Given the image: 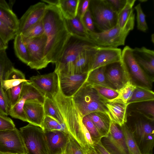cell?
<instances>
[{
    "instance_id": "obj_9",
    "label": "cell",
    "mask_w": 154,
    "mask_h": 154,
    "mask_svg": "<svg viewBox=\"0 0 154 154\" xmlns=\"http://www.w3.org/2000/svg\"><path fill=\"white\" fill-rule=\"evenodd\" d=\"M23 38L27 47L29 54V61L27 65L31 69L36 70L46 67L49 63L46 60L44 55L47 41L45 33L35 38H26L23 37Z\"/></svg>"
},
{
    "instance_id": "obj_27",
    "label": "cell",
    "mask_w": 154,
    "mask_h": 154,
    "mask_svg": "<svg viewBox=\"0 0 154 154\" xmlns=\"http://www.w3.org/2000/svg\"><path fill=\"white\" fill-rule=\"evenodd\" d=\"M103 137L108 134L111 122L108 116L100 112H95L87 115Z\"/></svg>"
},
{
    "instance_id": "obj_6",
    "label": "cell",
    "mask_w": 154,
    "mask_h": 154,
    "mask_svg": "<svg viewBox=\"0 0 154 154\" xmlns=\"http://www.w3.org/2000/svg\"><path fill=\"white\" fill-rule=\"evenodd\" d=\"M139 115L134 121L132 130L134 138L142 154H152L154 121Z\"/></svg>"
},
{
    "instance_id": "obj_44",
    "label": "cell",
    "mask_w": 154,
    "mask_h": 154,
    "mask_svg": "<svg viewBox=\"0 0 154 154\" xmlns=\"http://www.w3.org/2000/svg\"><path fill=\"white\" fill-rule=\"evenodd\" d=\"M17 32L0 20V36L7 44L14 39Z\"/></svg>"
},
{
    "instance_id": "obj_29",
    "label": "cell",
    "mask_w": 154,
    "mask_h": 154,
    "mask_svg": "<svg viewBox=\"0 0 154 154\" xmlns=\"http://www.w3.org/2000/svg\"><path fill=\"white\" fill-rule=\"evenodd\" d=\"M154 101V93L150 88L144 86L137 85L127 103Z\"/></svg>"
},
{
    "instance_id": "obj_49",
    "label": "cell",
    "mask_w": 154,
    "mask_h": 154,
    "mask_svg": "<svg viewBox=\"0 0 154 154\" xmlns=\"http://www.w3.org/2000/svg\"><path fill=\"white\" fill-rule=\"evenodd\" d=\"M90 0H79L77 15L82 21L85 14L88 9Z\"/></svg>"
},
{
    "instance_id": "obj_12",
    "label": "cell",
    "mask_w": 154,
    "mask_h": 154,
    "mask_svg": "<svg viewBox=\"0 0 154 154\" xmlns=\"http://www.w3.org/2000/svg\"><path fill=\"white\" fill-rule=\"evenodd\" d=\"M121 54L120 48L97 46L89 66L88 74L96 69L121 62Z\"/></svg>"
},
{
    "instance_id": "obj_53",
    "label": "cell",
    "mask_w": 154,
    "mask_h": 154,
    "mask_svg": "<svg viewBox=\"0 0 154 154\" xmlns=\"http://www.w3.org/2000/svg\"><path fill=\"white\" fill-rule=\"evenodd\" d=\"M90 154H100V153L97 152L94 149L92 150L90 152Z\"/></svg>"
},
{
    "instance_id": "obj_13",
    "label": "cell",
    "mask_w": 154,
    "mask_h": 154,
    "mask_svg": "<svg viewBox=\"0 0 154 154\" xmlns=\"http://www.w3.org/2000/svg\"><path fill=\"white\" fill-rule=\"evenodd\" d=\"M0 152L18 154H26V151L19 130L0 131Z\"/></svg>"
},
{
    "instance_id": "obj_48",
    "label": "cell",
    "mask_w": 154,
    "mask_h": 154,
    "mask_svg": "<svg viewBox=\"0 0 154 154\" xmlns=\"http://www.w3.org/2000/svg\"><path fill=\"white\" fill-rule=\"evenodd\" d=\"M82 22L88 32H95L94 30L95 26L89 8L84 15Z\"/></svg>"
},
{
    "instance_id": "obj_24",
    "label": "cell",
    "mask_w": 154,
    "mask_h": 154,
    "mask_svg": "<svg viewBox=\"0 0 154 154\" xmlns=\"http://www.w3.org/2000/svg\"><path fill=\"white\" fill-rule=\"evenodd\" d=\"M0 20L17 33L19 19L10 5L4 0H0Z\"/></svg>"
},
{
    "instance_id": "obj_22",
    "label": "cell",
    "mask_w": 154,
    "mask_h": 154,
    "mask_svg": "<svg viewBox=\"0 0 154 154\" xmlns=\"http://www.w3.org/2000/svg\"><path fill=\"white\" fill-rule=\"evenodd\" d=\"M133 56L139 64L151 74L154 73V51L143 47L132 49Z\"/></svg>"
},
{
    "instance_id": "obj_33",
    "label": "cell",
    "mask_w": 154,
    "mask_h": 154,
    "mask_svg": "<svg viewBox=\"0 0 154 154\" xmlns=\"http://www.w3.org/2000/svg\"><path fill=\"white\" fill-rule=\"evenodd\" d=\"M124 134L128 154H142L131 129L126 123L121 126Z\"/></svg>"
},
{
    "instance_id": "obj_7",
    "label": "cell",
    "mask_w": 154,
    "mask_h": 154,
    "mask_svg": "<svg viewBox=\"0 0 154 154\" xmlns=\"http://www.w3.org/2000/svg\"><path fill=\"white\" fill-rule=\"evenodd\" d=\"M26 154H49L42 128L30 123L19 130Z\"/></svg>"
},
{
    "instance_id": "obj_23",
    "label": "cell",
    "mask_w": 154,
    "mask_h": 154,
    "mask_svg": "<svg viewBox=\"0 0 154 154\" xmlns=\"http://www.w3.org/2000/svg\"><path fill=\"white\" fill-rule=\"evenodd\" d=\"M136 0H127L126 3L118 15L116 25L120 28L129 31L134 28L135 14L133 7Z\"/></svg>"
},
{
    "instance_id": "obj_40",
    "label": "cell",
    "mask_w": 154,
    "mask_h": 154,
    "mask_svg": "<svg viewBox=\"0 0 154 154\" xmlns=\"http://www.w3.org/2000/svg\"><path fill=\"white\" fill-rule=\"evenodd\" d=\"M44 33L42 19L29 28L21 35L24 38H31L40 36Z\"/></svg>"
},
{
    "instance_id": "obj_39",
    "label": "cell",
    "mask_w": 154,
    "mask_h": 154,
    "mask_svg": "<svg viewBox=\"0 0 154 154\" xmlns=\"http://www.w3.org/2000/svg\"><path fill=\"white\" fill-rule=\"evenodd\" d=\"M98 94L108 101L116 98L118 94L116 89L113 88L94 84H89Z\"/></svg>"
},
{
    "instance_id": "obj_36",
    "label": "cell",
    "mask_w": 154,
    "mask_h": 154,
    "mask_svg": "<svg viewBox=\"0 0 154 154\" xmlns=\"http://www.w3.org/2000/svg\"><path fill=\"white\" fill-rule=\"evenodd\" d=\"M66 21L68 28L72 34L88 38V31L77 16L72 19L66 20Z\"/></svg>"
},
{
    "instance_id": "obj_47",
    "label": "cell",
    "mask_w": 154,
    "mask_h": 154,
    "mask_svg": "<svg viewBox=\"0 0 154 154\" xmlns=\"http://www.w3.org/2000/svg\"><path fill=\"white\" fill-rule=\"evenodd\" d=\"M15 128L14 123L10 118L0 113V131L12 130Z\"/></svg>"
},
{
    "instance_id": "obj_54",
    "label": "cell",
    "mask_w": 154,
    "mask_h": 154,
    "mask_svg": "<svg viewBox=\"0 0 154 154\" xmlns=\"http://www.w3.org/2000/svg\"><path fill=\"white\" fill-rule=\"evenodd\" d=\"M0 154H14L9 152H0Z\"/></svg>"
},
{
    "instance_id": "obj_41",
    "label": "cell",
    "mask_w": 154,
    "mask_h": 154,
    "mask_svg": "<svg viewBox=\"0 0 154 154\" xmlns=\"http://www.w3.org/2000/svg\"><path fill=\"white\" fill-rule=\"evenodd\" d=\"M82 122L88 131L94 143H97L101 140L103 137L88 115L83 117Z\"/></svg>"
},
{
    "instance_id": "obj_3",
    "label": "cell",
    "mask_w": 154,
    "mask_h": 154,
    "mask_svg": "<svg viewBox=\"0 0 154 154\" xmlns=\"http://www.w3.org/2000/svg\"><path fill=\"white\" fill-rule=\"evenodd\" d=\"M95 45L89 38L72 34L60 57L55 64L58 74H73L74 63L86 50Z\"/></svg>"
},
{
    "instance_id": "obj_26",
    "label": "cell",
    "mask_w": 154,
    "mask_h": 154,
    "mask_svg": "<svg viewBox=\"0 0 154 154\" xmlns=\"http://www.w3.org/2000/svg\"><path fill=\"white\" fill-rule=\"evenodd\" d=\"M127 109L131 112L154 121V101L131 103L128 105Z\"/></svg>"
},
{
    "instance_id": "obj_21",
    "label": "cell",
    "mask_w": 154,
    "mask_h": 154,
    "mask_svg": "<svg viewBox=\"0 0 154 154\" xmlns=\"http://www.w3.org/2000/svg\"><path fill=\"white\" fill-rule=\"evenodd\" d=\"M106 105L108 111V116L111 122L120 127L127 122V103L119 100L113 99L108 101Z\"/></svg>"
},
{
    "instance_id": "obj_38",
    "label": "cell",
    "mask_w": 154,
    "mask_h": 154,
    "mask_svg": "<svg viewBox=\"0 0 154 154\" xmlns=\"http://www.w3.org/2000/svg\"><path fill=\"white\" fill-rule=\"evenodd\" d=\"M42 128L44 132L58 130L67 134L64 124L60 123L54 119L48 116H45Z\"/></svg>"
},
{
    "instance_id": "obj_32",
    "label": "cell",
    "mask_w": 154,
    "mask_h": 154,
    "mask_svg": "<svg viewBox=\"0 0 154 154\" xmlns=\"http://www.w3.org/2000/svg\"><path fill=\"white\" fill-rule=\"evenodd\" d=\"M106 66L102 67L90 72L88 74L86 82L89 84H94L112 88L106 77Z\"/></svg>"
},
{
    "instance_id": "obj_5",
    "label": "cell",
    "mask_w": 154,
    "mask_h": 154,
    "mask_svg": "<svg viewBox=\"0 0 154 154\" xmlns=\"http://www.w3.org/2000/svg\"><path fill=\"white\" fill-rule=\"evenodd\" d=\"M89 9L94 26L100 32L116 25L118 14L107 0H90Z\"/></svg>"
},
{
    "instance_id": "obj_56",
    "label": "cell",
    "mask_w": 154,
    "mask_h": 154,
    "mask_svg": "<svg viewBox=\"0 0 154 154\" xmlns=\"http://www.w3.org/2000/svg\"><path fill=\"white\" fill-rule=\"evenodd\" d=\"M62 154H66V153H65L64 152V153H62Z\"/></svg>"
},
{
    "instance_id": "obj_52",
    "label": "cell",
    "mask_w": 154,
    "mask_h": 154,
    "mask_svg": "<svg viewBox=\"0 0 154 154\" xmlns=\"http://www.w3.org/2000/svg\"><path fill=\"white\" fill-rule=\"evenodd\" d=\"M8 48V44L6 43L0 36V50H6Z\"/></svg>"
},
{
    "instance_id": "obj_45",
    "label": "cell",
    "mask_w": 154,
    "mask_h": 154,
    "mask_svg": "<svg viewBox=\"0 0 154 154\" xmlns=\"http://www.w3.org/2000/svg\"><path fill=\"white\" fill-rule=\"evenodd\" d=\"M11 107L5 91L0 86V113L9 115Z\"/></svg>"
},
{
    "instance_id": "obj_46",
    "label": "cell",
    "mask_w": 154,
    "mask_h": 154,
    "mask_svg": "<svg viewBox=\"0 0 154 154\" xmlns=\"http://www.w3.org/2000/svg\"><path fill=\"white\" fill-rule=\"evenodd\" d=\"M65 152L66 154H84L80 146L69 135Z\"/></svg>"
},
{
    "instance_id": "obj_16",
    "label": "cell",
    "mask_w": 154,
    "mask_h": 154,
    "mask_svg": "<svg viewBox=\"0 0 154 154\" xmlns=\"http://www.w3.org/2000/svg\"><path fill=\"white\" fill-rule=\"evenodd\" d=\"M59 87L62 94L65 97H72L79 90L87 79L88 73L81 74H58Z\"/></svg>"
},
{
    "instance_id": "obj_34",
    "label": "cell",
    "mask_w": 154,
    "mask_h": 154,
    "mask_svg": "<svg viewBox=\"0 0 154 154\" xmlns=\"http://www.w3.org/2000/svg\"><path fill=\"white\" fill-rule=\"evenodd\" d=\"M43 106L46 116L51 117L60 123L64 124L60 112L52 99L45 97Z\"/></svg>"
},
{
    "instance_id": "obj_4",
    "label": "cell",
    "mask_w": 154,
    "mask_h": 154,
    "mask_svg": "<svg viewBox=\"0 0 154 154\" xmlns=\"http://www.w3.org/2000/svg\"><path fill=\"white\" fill-rule=\"evenodd\" d=\"M72 98L83 117L95 112H102L108 116L106 105L108 101L100 96L90 84L86 82Z\"/></svg>"
},
{
    "instance_id": "obj_11",
    "label": "cell",
    "mask_w": 154,
    "mask_h": 154,
    "mask_svg": "<svg viewBox=\"0 0 154 154\" xmlns=\"http://www.w3.org/2000/svg\"><path fill=\"white\" fill-rule=\"evenodd\" d=\"M101 141L111 154H128L123 133L116 124L111 122L108 134L102 138Z\"/></svg>"
},
{
    "instance_id": "obj_20",
    "label": "cell",
    "mask_w": 154,
    "mask_h": 154,
    "mask_svg": "<svg viewBox=\"0 0 154 154\" xmlns=\"http://www.w3.org/2000/svg\"><path fill=\"white\" fill-rule=\"evenodd\" d=\"M23 109L27 122L42 128L45 116L43 105L37 100H28L26 101Z\"/></svg>"
},
{
    "instance_id": "obj_43",
    "label": "cell",
    "mask_w": 154,
    "mask_h": 154,
    "mask_svg": "<svg viewBox=\"0 0 154 154\" xmlns=\"http://www.w3.org/2000/svg\"><path fill=\"white\" fill-rule=\"evenodd\" d=\"M134 8L137 12V28L141 31L146 32L148 27L146 20V15L142 10L140 4H138Z\"/></svg>"
},
{
    "instance_id": "obj_30",
    "label": "cell",
    "mask_w": 154,
    "mask_h": 154,
    "mask_svg": "<svg viewBox=\"0 0 154 154\" xmlns=\"http://www.w3.org/2000/svg\"><path fill=\"white\" fill-rule=\"evenodd\" d=\"M14 39V48L15 55L21 61L27 65L29 61V54L22 35L17 34Z\"/></svg>"
},
{
    "instance_id": "obj_8",
    "label": "cell",
    "mask_w": 154,
    "mask_h": 154,
    "mask_svg": "<svg viewBox=\"0 0 154 154\" xmlns=\"http://www.w3.org/2000/svg\"><path fill=\"white\" fill-rule=\"evenodd\" d=\"M130 32L120 28L116 25L112 28L102 32H88V38L97 46L117 48L124 45Z\"/></svg>"
},
{
    "instance_id": "obj_15",
    "label": "cell",
    "mask_w": 154,
    "mask_h": 154,
    "mask_svg": "<svg viewBox=\"0 0 154 154\" xmlns=\"http://www.w3.org/2000/svg\"><path fill=\"white\" fill-rule=\"evenodd\" d=\"M132 49L128 46L122 51L121 62L123 65L139 82L149 88L151 86L150 79L134 59Z\"/></svg>"
},
{
    "instance_id": "obj_25",
    "label": "cell",
    "mask_w": 154,
    "mask_h": 154,
    "mask_svg": "<svg viewBox=\"0 0 154 154\" xmlns=\"http://www.w3.org/2000/svg\"><path fill=\"white\" fill-rule=\"evenodd\" d=\"M97 46L95 45L86 50L78 57L74 62L73 74L88 73L90 63Z\"/></svg>"
},
{
    "instance_id": "obj_2",
    "label": "cell",
    "mask_w": 154,
    "mask_h": 154,
    "mask_svg": "<svg viewBox=\"0 0 154 154\" xmlns=\"http://www.w3.org/2000/svg\"><path fill=\"white\" fill-rule=\"evenodd\" d=\"M63 116L67 134L80 146L84 154H90L94 143L82 122L83 117L75 106L72 97L64 96L60 89L52 98Z\"/></svg>"
},
{
    "instance_id": "obj_14",
    "label": "cell",
    "mask_w": 154,
    "mask_h": 154,
    "mask_svg": "<svg viewBox=\"0 0 154 154\" xmlns=\"http://www.w3.org/2000/svg\"><path fill=\"white\" fill-rule=\"evenodd\" d=\"M29 80L45 97L52 98L60 89L58 75L54 71L47 74L33 76Z\"/></svg>"
},
{
    "instance_id": "obj_31",
    "label": "cell",
    "mask_w": 154,
    "mask_h": 154,
    "mask_svg": "<svg viewBox=\"0 0 154 154\" xmlns=\"http://www.w3.org/2000/svg\"><path fill=\"white\" fill-rule=\"evenodd\" d=\"M27 80L23 73L14 68L8 73L3 81V88L5 91Z\"/></svg>"
},
{
    "instance_id": "obj_37",
    "label": "cell",
    "mask_w": 154,
    "mask_h": 154,
    "mask_svg": "<svg viewBox=\"0 0 154 154\" xmlns=\"http://www.w3.org/2000/svg\"><path fill=\"white\" fill-rule=\"evenodd\" d=\"M137 85L131 79L127 81L120 88L116 90L118 94V96L114 99L121 100L127 103L131 97Z\"/></svg>"
},
{
    "instance_id": "obj_18",
    "label": "cell",
    "mask_w": 154,
    "mask_h": 154,
    "mask_svg": "<svg viewBox=\"0 0 154 154\" xmlns=\"http://www.w3.org/2000/svg\"><path fill=\"white\" fill-rule=\"evenodd\" d=\"M106 77L112 87L118 90L131 79L130 73L121 62L112 63L106 66Z\"/></svg>"
},
{
    "instance_id": "obj_35",
    "label": "cell",
    "mask_w": 154,
    "mask_h": 154,
    "mask_svg": "<svg viewBox=\"0 0 154 154\" xmlns=\"http://www.w3.org/2000/svg\"><path fill=\"white\" fill-rule=\"evenodd\" d=\"M6 50H0V86L3 88V82L7 75L13 69V63L8 57Z\"/></svg>"
},
{
    "instance_id": "obj_42",
    "label": "cell",
    "mask_w": 154,
    "mask_h": 154,
    "mask_svg": "<svg viewBox=\"0 0 154 154\" xmlns=\"http://www.w3.org/2000/svg\"><path fill=\"white\" fill-rule=\"evenodd\" d=\"M24 82H22L19 85L10 88L5 91L9 101L11 109L18 101Z\"/></svg>"
},
{
    "instance_id": "obj_28",
    "label": "cell",
    "mask_w": 154,
    "mask_h": 154,
    "mask_svg": "<svg viewBox=\"0 0 154 154\" xmlns=\"http://www.w3.org/2000/svg\"><path fill=\"white\" fill-rule=\"evenodd\" d=\"M79 0H57L55 5L66 20L72 19L77 15Z\"/></svg>"
},
{
    "instance_id": "obj_10",
    "label": "cell",
    "mask_w": 154,
    "mask_h": 154,
    "mask_svg": "<svg viewBox=\"0 0 154 154\" xmlns=\"http://www.w3.org/2000/svg\"><path fill=\"white\" fill-rule=\"evenodd\" d=\"M45 99L44 95L29 80H27L24 82L19 100L10 109L9 115L13 118L27 122L23 109L26 101L28 100H34L43 104Z\"/></svg>"
},
{
    "instance_id": "obj_51",
    "label": "cell",
    "mask_w": 154,
    "mask_h": 154,
    "mask_svg": "<svg viewBox=\"0 0 154 154\" xmlns=\"http://www.w3.org/2000/svg\"><path fill=\"white\" fill-rule=\"evenodd\" d=\"M94 146L96 151L100 154H111L102 144L101 140L94 143Z\"/></svg>"
},
{
    "instance_id": "obj_1",
    "label": "cell",
    "mask_w": 154,
    "mask_h": 154,
    "mask_svg": "<svg viewBox=\"0 0 154 154\" xmlns=\"http://www.w3.org/2000/svg\"><path fill=\"white\" fill-rule=\"evenodd\" d=\"M47 41L45 57L49 63L55 64L60 57L72 34L58 7L48 4L42 19Z\"/></svg>"
},
{
    "instance_id": "obj_50",
    "label": "cell",
    "mask_w": 154,
    "mask_h": 154,
    "mask_svg": "<svg viewBox=\"0 0 154 154\" xmlns=\"http://www.w3.org/2000/svg\"><path fill=\"white\" fill-rule=\"evenodd\" d=\"M107 1L118 14L125 6L127 0H107Z\"/></svg>"
},
{
    "instance_id": "obj_55",
    "label": "cell",
    "mask_w": 154,
    "mask_h": 154,
    "mask_svg": "<svg viewBox=\"0 0 154 154\" xmlns=\"http://www.w3.org/2000/svg\"><path fill=\"white\" fill-rule=\"evenodd\" d=\"M154 34H153L151 35V41L153 43H154Z\"/></svg>"
},
{
    "instance_id": "obj_17",
    "label": "cell",
    "mask_w": 154,
    "mask_h": 154,
    "mask_svg": "<svg viewBox=\"0 0 154 154\" xmlns=\"http://www.w3.org/2000/svg\"><path fill=\"white\" fill-rule=\"evenodd\" d=\"M46 7L47 4L42 2L30 6L19 19V27L17 34H22L31 26L42 20Z\"/></svg>"
},
{
    "instance_id": "obj_19",
    "label": "cell",
    "mask_w": 154,
    "mask_h": 154,
    "mask_svg": "<svg viewBox=\"0 0 154 154\" xmlns=\"http://www.w3.org/2000/svg\"><path fill=\"white\" fill-rule=\"evenodd\" d=\"M44 132L49 154H62L65 152L68 140L67 134L58 130Z\"/></svg>"
}]
</instances>
